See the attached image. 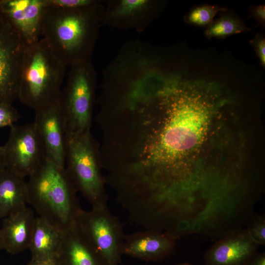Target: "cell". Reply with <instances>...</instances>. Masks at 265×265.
<instances>
[{"label": "cell", "instance_id": "obj_11", "mask_svg": "<svg viewBox=\"0 0 265 265\" xmlns=\"http://www.w3.org/2000/svg\"><path fill=\"white\" fill-rule=\"evenodd\" d=\"M48 0H0V13L30 46L41 38Z\"/></svg>", "mask_w": 265, "mask_h": 265}, {"label": "cell", "instance_id": "obj_7", "mask_svg": "<svg viewBox=\"0 0 265 265\" xmlns=\"http://www.w3.org/2000/svg\"><path fill=\"white\" fill-rule=\"evenodd\" d=\"M75 223L106 265H120L124 236L123 226L107 206L89 211L81 209Z\"/></svg>", "mask_w": 265, "mask_h": 265}, {"label": "cell", "instance_id": "obj_14", "mask_svg": "<svg viewBox=\"0 0 265 265\" xmlns=\"http://www.w3.org/2000/svg\"><path fill=\"white\" fill-rule=\"evenodd\" d=\"M259 245L247 229L228 234L217 241L205 255L207 265H248Z\"/></svg>", "mask_w": 265, "mask_h": 265}, {"label": "cell", "instance_id": "obj_10", "mask_svg": "<svg viewBox=\"0 0 265 265\" xmlns=\"http://www.w3.org/2000/svg\"><path fill=\"white\" fill-rule=\"evenodd\" d=\"M102 25L143 31L161 10V2L153 0H107Z\"/></svg>", "mask_w": 265, "mask_h": 265}, {"label": "cell", "instance_id": "obj_6", "mask_svg": "<svg viewBox=\"0 0 265 265\" xmlns=\"http://www.w3.org/2000/svg\"><path fill=\"white\" fill-rule=\"evenodd\" d=\"M96 80L97 73L91 61L70 67L58 101L66 133L90 131Z\"/></svg>", "mask_w": 265, "mask_h": 265}, {"label": "cell", "instance_id": "obj_8", "mask_svg": "<svg viewBox=\"0 0 265 265\" xmlns=\"http://www.w3.org/2000/svg\"><path fill=\"white\" fill-rule=\"evenodd\" d=\"M28 46L0 13V101L18 100L23 64Z\"/></svg>", "mask_w": 265, "mask_h": 265}, {"label": "cell", "instance_id": "obj_28", "mask_svg": "<svg viewBox=\"0 0 265 265\" xmlns=\"http://www.w3.org/2000/svg\"><path fill=\"white\" fill-rule=\"evenodd\" d=\"M6 169L4 151L3 146L0 145V174Z\"/></svg>", "mask_w": 265, "mask_h": 265}, {"label": "cell", "instance_id": "obj_23", "mask_svg": "<svg viewBox=\"0 0 265 265\" xmlns=\"http://www.w3.org/2000/svg\"><path fill=\"white\" fill-rule=\"evenodd\" d=\"M99 0H48L49 5L63 8H76L96 3Z\"/></svg>", "mask_w": 265, "mask_h": 265}, {"label": "cell", "instance_id": "obj_27", "mask_svg": "<svg viewBox=\"0 0 265 265\" xmlns=\"http://www.w3.org/2000/svg\"><path fill=\"white\" fill-rule=\"evenodd\" d=\"M248 265H265V254L255 255Z\"/></svg>", "mask_w": 265, "mask_h": 265}, {"label": "cell", "instance_id": "obj_2", "mask_svg": "<svg viewBox=\"0 0 265 265\" xmlns=\"http://www.w3.org/2000/svg\"><path fill=\"white\" fill-rule=\"evenodd\" d=\"M102 1L76 8L47 7L41 38L66 67L91 61L102 26Z\"/></svg>", "mask_w": 265, "mask_h": 265}, {"label": "cell", "instance_id": "obj_24", "mask_svg": "<svg viewBox=\"0 0 265 265\" xmlns=\"http://www.w3.org/2000/svg\"><path fill=\"white\" fill-rule=\"evenodd\" d=\"M250 44L254 48L259 59L261 66L265 67V34L257 33L254 38L250 40Z\"/></svg>", "mask_w": 265, "mask_h": 265}, {"label": "cell", "instance_id": "obj_29", "mask_svg": "<svg viewBox=\"0 0 265 265\" xmlns=\"http://www.w3.org/2000/svg\"><path fill=\"white\" fill-rule=\"evenodd\" d=\"M3 249L2 244L1 241V235H0V250Z\"/></svg>", "mask_w": 265, "mask_h": 265}, {"label": "cell", "instance_id": "obj_9", "mask_svg": "<svg viewBox=\"0 0 265 265\" xmlns=\"http://www.w3.org/2000/svg\"><path fill=\"white\" fill-rule=\"evenodd\" d=\"M6 169L25 178L45 159L44 146L34 123L10 127L3 146Z\"/></svg>", "mask_w": 265, "mask_h": 265}, {"label": "cell", "instance_id": "obj_16", "mask_svg": "<svg viewBox=\"0 0 265 265\" xmlns=\"http://www.w3.org/2000/svg\"><path fill=\"white\" fill-rule=\"evenodd\" d=\"M35 218L27 206L4 218L0 227L3 249L14 255L28 249Z\"/></svg>", "mask_w": 265, "mask_h": 265}, {"label": "cell", "instance_id": "obj_19", "mask_svg": "<svg viewBox=\"0 0 265 265\" xmlns=\"http://www.w3.org/2000/svg\"><path fill=\"white\" fill-rule=\"evenodd\" d=\"M227 11L220 12V17L206 27L204 34L207 38L224 39L233 34L251 31L242 20Z\"/></svg>", "mask_w": 265, "mask_h": 265}, {"label": "cell", "instance_id": "obj_12", "mask_svg": "<svg viewBox=\"0 0 265 265\" xmlns=\"http://www.w3.org/2000/svg\"><path fill=\"white\" fill-rule=\"evenodd\" d=\"M35 112L33 123L42 140L46 159L65 167L66 129L58 103Z\"/></svg>", "mask_w": 265, "mask_h": 265}, {"label": "cell", "instance_id": "obj_15", "mask_svg": "<svg viewBox=\"0 0 265 265\" xmlns=\"http://www.w3.org/2000/svg\"><path fill=\"white\" fill-rule=\"evenodd\" d=\"M55 259L57 265H106L75 222L63 230L61 243Z\"/></svg>", "mask_w": 265, "mask_h": 265}, {"label": "cell", "instance_id": "obj_26", "mask_svg": "<svg viewBox=\"0 0 265 265\" xmlns=\"http://www.w3.org/2000/svg\"><path fill=\"white\" fill-rule=\"evenodd\" d=\"M27 265H57L55 258L42 260H31Z\"/></svg>", "mask_w": 265, "mask_h": 265}, {"label": "cell", "instance_id": "obj_30", "mask_svg": "<svg viewBox=\"0 0 265 265\" xmlns=\"http://www.w3.org/2000/svg\"><path fill=\"white\" fill-rule=\"evenodd\" d=\"M178 265H191L187 263H183V264H179Z\"/></svg>", "mask_w": 265, "mask_h": 265}, {"label": "cell", "instance_id": "obj_1", "mask_svg": "<svg viewBox=\"0 0 265 265\" xmlns=\"http://www.w3.org/2000/svg\"><path fill=\"white\" fill-rule=\"evenodd\" d=\"M102 153L109 184L129 208L179 212L212 203L244 172L232 100L181 72L140 80L107 112Z\"/></svg>", "mask_w": 265, "mask_h": 265}, {"label": "cell", "instance_id": "obj_20", "mask_svg": "<svg viewBox=\"0 0 265 265\" xmlns=\"http://www.w3.org/2000/svg\"><path fill=\"white\" fill-rule=\"evenodd\" d=\"M227 9L217 5L203 4L192 8L184 17L185 23L198 26H208L216 15Z\"/></svg>", "mask_w": 265, "mask_h": 265}, {"label": "cell", "instance_id": "obj_21", "mask_svg": "<svg viewBox=\"0 0 265 265\" xmlns=\"http://www.w3.org/2000/svg\"><path fill=\"white\" fill-rule=\"evenodd\" d=\"M20 118V115L12 104L0 101V129L11 127Z\"/></svg>", "mask_w": 265, "mask_h": 265}, {"label": "cell", "instance_id": "obj_18", "mask_svg": "<svg viewBox=\"0 0 265 265\" xmlns=\"http://www.w3.org/2000/svg\"><path fill=\"white\" fill-rule=\"evenodd\" d=\"M27 204V181L6 169L0 174V220L20 211Z\"/></svg>", "mask_w": 265, "mask_h": 265}, {"label": "cell", "instance_id": "obj_17", "mask_svg": "<svg viewBox=\"0 0 265 265\" xmlns=\"http://www.w3.org/2000/svg\"><path fill=\"white\" fill-rule=\"evenodd\" d=\"M63 230L46 219L36 216L28 249L33 260L56 257L61 243Z\"/></svg>", "mask_w": 265, "mask_h": 265}, {"label": "cell", "instance_id": "obj_5", "mask_svg": "<svg viewBox=\"0 0 265 265\" xmlns=\"http://www.w3.org/2000/svg\"><path fill=\"white\" fill-rule=\"evenodd\" d=\"M65 168L77 191L88 201L92 208L107 206L99 144L90 131L66 133Z\"/></svg>", "mask_w": 265, "mask_h": 265}, {"label": "cell", "instance_id": "obj_3", "mask_svg": "<svg viewBox=\"0 0 265 265\" xmlns=\"http://www.w3.org/2000/svg\"><path fill=\"white\" fill-rule=\"evenodd\" d=\"M28 177V204L37 216L62 230L72 225L81 208L65 168L45 159Z\"/></svg>", "mask_w": 265, "mask_h": 265}, {"label": "cell", "instance_id": "obj_25", "mask_svg": "<svg viewBox=\"0 0 265 265\" xmlns=\"http://www.w3.org/2000/svg\"><path fill=\"white\" fill-rule=\"evenodd\" d=\"M249 17L254 18L259 26L262 28L265 26V5L264 4L252 5L249 7Z\"/></svg>", "mask_w": 265, "mask_h": 265}, {"label": "cell", "instance_id": "obj_13", "mask_svg": "<svg viewBox=\"0 0 265 265\" xmlns=\"http://www.w3.org/2000/svg\"><path fill=\"white\" fill-rule=\"evenodd\" d=\"M177 239L168 232L154 230L124 234L122 253L144 261H159L172 252Z\"/></svg>", "mask_w": 265, "mask_h": 265}, {"label": "cell", "instance_id": "obj_22", "mask_svg": "<svg viewBox=\"0 0 265 265\" xmlns=\"http://www.w3.org/2000/svg\"><path fill=\"white\" fill-rule=\"evenodd\" d=\"M251 238L259 245L265 244V218L257 217L247 229Z\"/></svg>", "mask_w": 265, "mask_h": 265}, {"label": "cell", "instance_id": "obj_4", "mask_svg": "<svg viewBox=\"0 0 265 265\" xmlns=\"http://www.w3.org/2000/svg\"><path fill=\"white\" fill-rule=\"evenodd\" d=\"M66 68L43 39L28 46L21 71L18 100L35 111L58 102Z\"/></svg>", "mask_w": 265, "mask_h": 265}]
</instances>
